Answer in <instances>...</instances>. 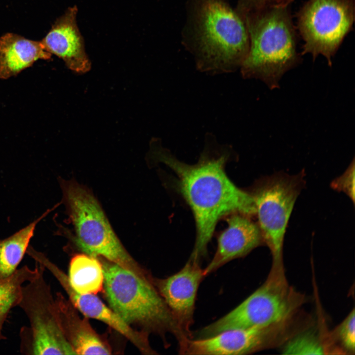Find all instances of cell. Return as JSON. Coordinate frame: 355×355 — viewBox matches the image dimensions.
Masks as SVG:
<instances>
[{"label": "cell", "mask_w": 355, "mask_h": 355, "mask_svg": "<svg viewBox=\"0 0 355 355\" xmlns=\"http://www.w3.org/2000/svg\"><path fill=\"white\" fill-rule=\"evenodd\" d=\"M42 264L59 282L73 306L84 316L107 324L128 339L142 354H157L150 345L148 332L134 329L95 294L76 292L70 285L68 276L47 257L42 260Z\"/></svg>", "instance_id": "cell-12"}, {"label": "cell", "mask_w": 355, "mask_h": 355, "mask_svg": "<svg viewBox=\"0 0 355 355\" xmlns=\"http://www.w3.org/2000/svg\"><path fill=\"white\" fill-rule=\"evenodd\" d=\"M354 308L339 325L335 336L342 347L350 354H355V330Z\"/></svg>", "instance_id": "cell-21"}, {"label": "cell", "mask_w": 355, "mask_h": 355, "mask_svg": "<svg viewBox=\"0 0 355 355\" xmlns=\"http://www.w3.org/2000/svg\"><path fill=\"white\" fill-rule=\"evenodd\" d=\"M305 300L303 294L288 284L283 260L273 261L263 284L230 312L201 329L198 339L227 330L268 326L290 320Z\"/></svg>", "instance_id": "cell-6"}, {"label": "cell", "mask_w": 355, "mask_h": 355, "mask_svg": "<svg viewBox=\"0 0 355 355\" xmlns=\"http://www.w3.org/2000/svg\"><path fill=\"white\" fill-rule=\"evenodd\" d=\"M68 280L76 292L96 294L104 289V276L101 262L96 257L78 254L71 259Z\"/></svg>", "instance_id": "cell-17"}, {"label": "cell", "mask_w": 355, "mask_h": 355, "mask_svg": "<svg viewBox=\"0 0 355 355\" xmlns=\"http://www.w3.org/2000/svg\"><path fill=\"white\" fill-rule=\"evenodd\" d=\"M229 215L227 226L218 237L215 253L204 269L206 276L231 260L246 256L264 242L258 225L248 215L240 213Z\"/></svg>", "instance_id": "cell-14"}, {"label": "cell", "mask_w": 355, "mask_h": 355, "mask_svg": "<svg viewBox=\"0 0 355 355\" xmlns=\"http://www.w3.org/2000/svg\"><path fill=\"white\" fill-rule=\"evenodd\" d=\"M39 271L38 264L36 261L34 269L25 265L10 276L0 279V342L6 339L2 334L3 324L10 311L19 305L23 284L36 278Z\"/></svg>", "instance_id": "cell-19"}, {"label": "cell", "mask_w": 355, "mask_h": 355, "mask_svg": "<svg viewBox=\"0 0 355 355\" xmlns=\"http://www.w3.org/2000/svg\"><path fill=\"white\" fill-rule=\"evenodd\" d=\"M63 332L75 354L109 355L111 351L85 319H81L75 307L60 293L55 299Z\"/></svg>", "instance_id": "cell-15"}, {"label": "cell", "mask_w": 355, "mask_h": 355, "mask_svg": "<svg viewBox=\"0 0 355 355\" xmlns=\"http://www.w3.org/2000/svg\"><path fill=\"white\" fill-rule=\"evenodd\" d=\"M336 189L342 190L354 201V161L347 171L332 183Z\"/></svg>", "instance_id": "cell-23"}, {"label": "cell", "mask_w": 355, "mask_h": 355, "mask_svg": "<svg viewBox=\"0 0 355 355\" xmlns=\"http://www.w3.org/2000/svg\"><path fill=\"white\" fill-rule=\"evenodd\" d=\"M293 0H237L235 9L242 15L264 7L288 5Z\"/></svg>", "instance_id": "cell-22"}, {"label": "cell", "mask_w": 355, "mask_h": 355, "mask_svg": "<svg viewBox=\"0 0 355 355\" xmlns=\"http://www.w3.org/2000/svg\"><path fill=\"white\" fill-rule=\"evenodd\" d=\"M50 212L44 213L28 225L12 235L0 240V279L12 275L26 253L37 223Z\"/></svg>", "instance_id": "cell-18"}, {"label": "cell", "mask_w": 355, "mask_h": 355, "mask_svg": "<svg viewBox=\"0 0 355 355\" xmlns=\"http://www.w3.org/2000/svg\"><path fill=\"white\" fill-rule=\"evenodd\" d=\"M228 146H221L214 135H205V146L199 161L193 165L179 160L162 145L159 138L149 143V158L171 169L178 178L179 190L195 219L196 236L190 258L200 261L218 220L234 213L256 214L251 194L239 188L225 171L230 157Z\"/></svg>", "instance_id": "cell-1"}, {"label": "cell", "mask_w": 355, "mask_h": 355, "mask_svg": "<svg viewBox=\"0 0 355 355\" xmlns=\"http://www.w3.org/2000/svg\"><path fill=\"white\" fill-rule=\"evenodd\" d=\"M37 263L38 275L23 286L18 305L30 323V327H23L20 330L21 352L28 355L75 354L61 328L55 299L44 279L45 268Z\"/></svg>", "instance_id": "cell-7"}, {"label": "cell", "mask_w": 355, "mask_h": 355, "mask_svg": "<svg viewBox=\"0 0 355 355\" xmlns=\"http://www.w3.org/2000/svg\"><path fill=\"white\" fill-rule=\"evenodd\" d=\"M283 351L284 354L319 355L324 354L325 350L315 335L306 333L291 340Z\"/></svg>", "instance_id": "cell-20"}, {"label": "cell", "mask_w": 355, "mask_h": 355, "mask_svg": "<svg viewBox=\"0 0 355 355\" xmlns=\"http://www.w3.org/2000/svg\"><path fill=\"white\" fill-rule=\"evenodd\" d=\"M60 184L78 247L88 255L103 257L142 279L152 280L123 247L90 191L73 180L60 179Z\"/></svg>", "instance_id": "cell-5"}, {"label": "cell", "mask_w": 355, "mask_h": 355, "mask_svg": "<svg viewBox=\"0 0 355 355\" xmlns=\"http://www.w3.org/2000/svg\"><path fill=\"white\" fill-rule=\"evenodd\" d=\"M289 321L225 330L213 336L187 340L183 355H247L282 343L290 335Z\"/></svg>", "instance_id": "cell-10"}, {"label": "cell", "mask_w": 355, "mask_h": 355, "mask_svg": "<svg viewBox=\"0 0 355 355\" xmlns=\"http://www.w3.org/2000/svg\"><path fill=\"white\" fill-rule=\"evenodd\" d=\"M77 12L76 5L69 7L56 20L41 42L46 50L61 58L70 70L85 73L90 70L91 63L77 26Z\"/></svg>", "instance_id": "cell-13"}, {"label": "cell", "mask_w": 355, "mask_h": 355, "mask_svg": "<svg viewBox=\"0 0 355 355\" xmlns=\"http://www.w3.org/2000/svg\"><path fill=\"white\" fill-rule=\"evenodd\" d=\"M51 55L41 41L6 33L0 37V79L16 75L38 59L49 60Z\"/></svg>", "instance_id": "cell-16"}, {"label": "cell", "mask_w": 355, "mask_h": 355, "mask_svg": "<svg viewBox=\"0 0 355 355\" xmlns=\"http://www.w3.org/2000/svg\"><path fill=\"white\" fill-rule=\"evenodd\" d=\"M303 174H276L258 181L251 194L258 226L273 261L283 259L284 236L296 200L304 185Z\"/></svg>", "instance_id": "cell-9"}, {"label": "cell", "mask_w": 355, "mask_h": 355, "mask_svg": "<svg viewBox=\"0 0 355 355\" xmlns=\"http://www.w3.org/2000/svg\"><path fill=\"white\" fill-rule=\"evenodd\" d=\"M104 289L110 308L126 323L159 335L166 346V336L176 339L181 354L189 338L181 329L159 294L153 280L142 279L103 257Z\"/></svg>", "instance_id": "cell-4"}, {"label": "cell", "mask_w": 355, "mask_h": 355, "mask_svg": "<svg viewBox=\"0 0 355 355\" xmlns=\"http://www.w3.org/2000/svg\"><path fill=\"white\" fill-rule=\"evenodd\" d=\"M181 44L197 70L210 75L240 69L249 48L244 16L227 0H188Z\"/></svg>", "instance_id": "cell-2"}, {"label": "cell", "mask_w": 355, "mask_h": 355, "mask_svg": "<svg viewBox=\"0 0 355 355\" xmlns=\"http://www.w3.org/2000/svg\"><path fill=\"white\" fill-rule=\"evenodd\" d=\"M200 261L189 258L177 273L164 279H154V284L178 325L188 337L194 323L195 301L199 286L205 278Z\"/></svg>", "instance_id": "cell-11"}, {"label": "cell", "mask_w": 355, "mask_h": 355, "mask_svg": "<svg viewBox=\"0 0 355 355\" xmlns=\"http://www.w3.org/2000/svg\"><path fill=\"white\" fill-rule=\"evenodd\" d=\"M355 0H308L297 14L301 55L324 56L329 66L355 20Z\"/></svg>", "instance_id": "cell-8"}, {"label": "cell", "mask_w": 355, "mask_h": 355, "mask_svg": "<svg viewBox=\"0 0 355 355\" xmlns=\"http://www.w3.org/2000/svg\"><path fill=\"white\" fill-rule=\"evenodd\" d=\"M243 16L249 44L241 74L259 79L271 90L278 88L284 74L302 60L288 5L266 6Z\"/></svg>", "instance_id": "cell-3"}]
</instances>
